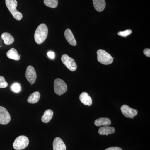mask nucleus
<instances>
[{"mask_svg": "<svg viewBox=\"0 0 150 150\" xmlns=\"http://www.w3.org/2000/svg\"><path fill=\"white\" fill-rule=\"evenodd\" d=\"M54 115V112L51 109H48L44 112L43 115L41 117V121L44 123L50 122Z\"/></svg>", "mask_w": 150, "mask_h": 150, "instance_id": "18", "label": "nucleus"}, {"mask_svg": "<svg viewBox=\"0 0 150 150\" xmlns=\"http://www.w3.org/2000/svg\"><path fill=\"white\" fill-rule=\"evenodd\" d=\"M25 77L31 85L35 83L37 78V74L35 69L32 66H29L27 67L25 72Z\"/></svg>", "mask_w": 150, "mask_h": 150, "instance_id": "7", "label": "nucleus"}, {"mask_svg": "<svg viewBox=\"0 0 150 150\" xmlns=\"http://www.w3.org/2000/svg\"><path fill=\"white\" fill-rule=\"evenodd\" d=\"M80 100L85 105L91 106L92 104V100L86 92H83L79 96Z\"/></svg>", "mask_w": 150, "mask_h": 150, "instance_id": "12", "label": "nucleus"}, {"mask_svg": "<svg viewBox=\"0 0 150 150\" xmlns=\"http://www.w3.org/2000/svg\"><path fill=\"white\" fill-rule=\"evenodd\" d=\"M64 35L67 42L73 46H76L77 44L76 41L71 30L70 29H67L65 30Z\"/></svg>", "mask_w": 150, "mask_h": 150, "instance_id": "11", "label": "nucleus"}, {"mask_svg": "<svg viewBox=\"0 0 150 150\" xmlns=\"http://www.w3.org/2000/svg\"><path fill=\"white\" fill-rule=\"evenodd\" d=\"M97 60L102 64H110L113 62V59L111 55L106 51L102 49H99L97 52Z\"/></svg>", "mask_w": 150, "mask_h": 150, "instance_id": "3", "label": "nucleus"}, {"mask_svg": "<svg viewBox=\"0 0 150 150\" xmlns=\"http://www.w3.org/2000/svg\"><path fill=\"white\" fill-rule=\"evenodd\" d=\"M115 129L113 127L109 126H104L100 127L98 131V134L100 135H106L108 136L115 133Z\"/></svg>", "mask_w": 150, "mask_h": 150, "instance_id": "13", "label": "nucleus"}, {"mask_svg": "<svg viewBox=\"0 0 150 150\" xmlns=\"http://www.w3.org/2000/svg\"><path fill=\"white\" fill-rule=\"evenodd\" d=\"M6 4L14 18L16 20L20 21L22 18L21 13L16 9L18 3L16 0H6Z\"/></svg>", "mask_w": 150, "mask_h": 150, "instance_id": "2", "label": "nucleus"}, {"mask_svg": "<svg viewBox=\"0 0 150 150\" xmlns=\"http://www.w3.org/2000/svg\"><path fill=\"white\" fill-rule=\"evenodd\" d=\"M48 35V28L46 24H40L38 27L34 34L35 42L38 44H42L44 42Z\"/></svg>", "mask_w": 150, "mask_h": 150, "instance_id": "1", "label": "nucleus"}, {"mask_svg": "<svg viewBox=\"0 0 150 150\" xmlns=\"http://www.w3.org/2000/svg\"><path fill=\"white\" fill-rule=\"evenodd\" d=\"M111 122L109 118H101L95 120L94 124L97 126H109L111 124Z\"/></svg>", "mask_w": 150, "mask_h": 150, "instance_id": "17", "label": "nucleus"}, {"mask_svg": "<svg viewBox=\"0 0 150 150\" xmlns=\"http://www.w3.org/2000/svg\"><path fill=\"white\" fill-rule=\"evenodd\" d=\"M11 88L12 91L16 93H18L21 90V86L18 83H15L13 84L11 86Z\"/></svg>", "mask_w": 150, "mask_h": 150, "instance_id": "21", "label": "nucleus"}, {"mask_svg": "<svg viewBox=\"0 0 150 150\" xmlns=\"http://www.w3.org/2000/svg\"><path fill=\"white\" fill-rule=\"evenodd\" d=\"M94 8L97 11L102 12L106 6L105 0H93Z\"/></svg>", "mask_w": 150, "mask_h": 150, "instance_id": "14", "label": "nucleus"}, {"mask_svg": "<svg viewBox=\"0 0 150 150\" xmlns=\"http://www.w3.org/2000/svg\"><path fill=\"white\" fill-rule=\"evenodd\" d=\"M132 33V30L130 29L126 30L124 31H119L118 32V35L122 37H127L128 35H130Z\"/></svg>", "mask_w": 150, "mask_h": 150, "instance_id": "23", "label": "nucleus"}, {"mask_svg": "<svg viewBox=\"0 0 150 150\" xmlns=\"http://www.w3.org/2000/svg\"><path fill=\"white\" fill-rule=\"evenodd\" d=\"M28 138L25 136H21L16 138L13 144V147L16 150H21L27 147L29 144Z\"/></svg>", "mask_w": 150, "mask_h": 150, "instance_id": "4", "label": "nucleus"}, {"mask_svg": "<svg viewBox=\"0 0 150 150\" xmlns=\"http://www.w3.org/2000/svg\"><path fill=\"white\" fill-rule=\"evenodd\" d=\"M11 121V115L5 108L0 106V124L6 125Z\"/></svg>", "mask_w": 150, "mask_h": 150, "instance_id": "9", "label": "nucleus"}, {"mask_svg": "<svg viewBox=\"0 0 150 150\" xmlns=\"http://www.w3.org/2000/svg\"><path fill=\"white\" fill-rule=\"evenodd\" d=\"M7 56L9 59L15 61H19L20 59V56L18 53L15 48H11L6 53Z\"/></svg>", "mask_w": 150, "mask_h": 150, "instance_id": "16", "label": "nucleus"}, {"mask_svg": "<svg viewBox=\"0 0 150 150\" xmlns=\"http://www.w3.org/2000/svg\"><path fill=\"white\" fill-rule=\"evenodd\" d=\"M144 54L147 57H150V49L149 48H145L144 50Z\"/></svg>", "mask_w": 150, "mask_h": 150, "instance_id": "25", "label": "nucleus"}, {"mask_svg": "<svg viewBox=\"0 0 150 150\" xmlns=\"http://www.w3.org/2000/svg\"><path fill=\"white\" fill-rule=\"evenodd\" d=\"M121 111L124 116L133 119L138 114V110L129 107L126 105H123L121 107Z\"/></svg>", "mask_w": 150, "mask_h": 150, "instance_id": "8", "label": "nucleus"}, {"mask_svg": "<svg viewBox=\"0 0 150 150\" xmlns=\"http://www.w3.org/2000/svg\"><path fill=\"white\" fill-rule=\"evenodd\" d=\"M105 150H123L121 148L117 147H110L107 148Z\"/></svg>", "mask_w": 150, "mask_h": 150, "instance_id": "26", "label": "nucleus"}, {"mask_svg": "<svg viewBox=\"0 0 150 150\" xmlns=\"http://www.w3.org/2000/svg\"><path fill=\"white\" fill-rule=\"evenodd\" d=\"M62 61L64 65L71 71H74L76 70V64L74 59L71 58L67 54L63 55L62 57Z\"/></svg>", "mask_w": 150, "mask_h": 150, "instance_id": "6", "label": "nucleus"}, {"mask_svg": "<svg viewBox=\"0 0 150 150\" xmlns=\"http://www.w3.org/2000/svg\"><path fill=\"white\" fill-rule=\"evenodd\" d=\"M8 86V83L6 81L4 77L0 76V88H6Z\"/></svg>", "mask_w": 150, "mask_h": 150, "instance_id": "22", "label": "nucleus"}, {"mask_svg": "<svg viewBox=\"0 0 150 150\" xmlns=\"http://www.w3.org/2000/svg\"><path fill=\"white\" fill-rule=\"evenodd\" d=\"M54 150H67L66 145L63 140L59 137H56L53 142Z\"/></svg>", "mask_w": 150, "mask_h": 150, "instance_id": "10", "label": "nucleus"}, {"mask_svg": "<svg viewBox=\"0 0 150 150\" xmlns=\"http://www.w3.org/2000/svg\"><path fill=\"white\" fill-rule=\"evenodd\" d=\"M44 3L45 5L51 8H54L57 7L58 5V0H44Z\"/></svg>", "mask_w": 150, "mask_h": 150, "instance_id": "20", "label": "nucleus"}, {"mask_svg": "<svg viewBox=\"0 0 150 150\" xmlns=\"http://www.w3.org/2000/svg\"><path fill=\"white\" fill-rule=\"evenodd\" d=\"M1 38L6 45H10L14 41V38L11 34L7 32H4L1 35Z\"/></svg>", "mask_w": 150, "mask_h": 150, "instance_id": "19", "label": "nucleus"}, {"mask_svg": "<svg viewBox=\"0 0 150 150\" xmlns=\"http://www.w3.org/2000/svg\"><path fill=\"white\" fill-rule=\"evenodd\" d=\"M47 55H48V57L51 59H54L55 58V53L53 51H49L47 53Z\"/></svg>", "mask_w": 150, "mask_h": 150, "instance_id": "24", "label": "nucleus"}, {"mask_svg": "<svg viewBox=\"0 0 150 150\" xmlns=\"http://www.w3.org/2000/svg\"><path fill=\"white\" fill-rule=\"evenodd\" d=\"M68 87L67 84L60 79H56L54 83V91L56 94L61 96L67 92Z\"/></svg>", "mask_w": 150, "mask_h": 150, "instance_id": "5", "label": "nucleus"}, {"mask_svg": "<svg viewBox=\"0 0 150 150\" xmlns=\"http://www.w3.org/2000/svg\"><path fill=\"white\" fill-rule=\"evenodd\" d=\"M40 97V95L39 92H34L30 95L27 99L28 102L31 104H35L39 101Z\"/></svg>", "mask_w": 150, "mask_h": 150, "instance_id": "15", "label": "nucleus"}]
</instances>
